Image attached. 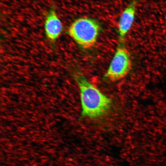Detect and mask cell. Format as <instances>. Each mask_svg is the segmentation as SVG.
Here are the masks:
<instances>
[{"mask_svg": "<svg viewBox=\"0 0 166 166\" xmlns=\"http://www.w3.org/2000/svg\"><path fill=\"white\" fill-rule=\"evenodd\" d=\"M75 78L80 90L82 116L94 118L105 114L111 106V99L89 82L82 75L77 74Z\"/></svg>", "mask_w": 166, "mask_h": 166, "instance_id": "obj_1", "label": "cell"}, {"mask_svg": "<svg viewBox=\"0 0 166 166\" xmlns=\"http://www.w3.org/2000/svg\"><path fill=\"white\" fill-rule=\"evenodd\" d=\"M100 30L98 22L94 20L81 18L74 21L69 27V35L81 47L85 49L93 46Z\"/></svg>", "mask_w": 166, "mask_h": 166, "instance_id": "obj_2", "label": "cell"}, {"mask_svg": "<svg viewBox=\"0 0 166 166\" xmlns=\"http://www.w3.org/2000/svg\"><path fill=\"white\" fill-rule=\"evenodd\" d=\"M131 66L128 51L123 46H120L117 48L104 77L112 81L119 80L127 74Z\"/></svg>", "mask_w": 166, "mask_h": 166, "instance_id": "obj_3", "label": "cell"}, {"mask_svg": "<svg viewBox=\"0 0 166 166\" xmlns=\"http://www.w3.org/2000/svg\"><path fill=\"white\" fill-rule=\"evenodd\" d=\"M54 6L51 7L47 14L45 23L46 35L50 40H55L62 30V23L56 12Z\"/></svg>", "mask_w": 166, "mask_h": 166, "instance_id": "obj_4", "label": "cell"}, {"mask_svg": "<svg viewBox=\"0 0 166 166\" xmlns=\"http://www.w3.org/2000/svg\"><path fill=\"white\" fill-rule=\"evenodd\" d=\"M136 2H131L124 10L120 18L118 31L120 40H122L133 23L136 11Z\"/></svg>", "mask_w": 166, "mask_h": 166, "instance_id": "obj_5", "label": "cell"}]
</instances>
